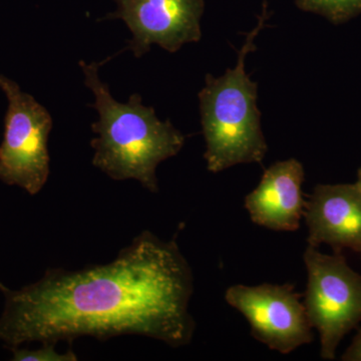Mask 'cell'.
I'll return each mask as SVG.
<instances>
[{"instance_id": "obj_1", "label": "cell", "mask_w": 361, "mask_h": 361, "mask_svg": "<svg viewBox=\"0 0 361 361\" xmlns=\"http://www.w3.org/2000/svg\"><path fill=\"white\" fill-rule=\"evenodd\" d=\"M193 273L175 240L142 231L111 262L78 270L51 268L35 283L6 288L0 341L142 336L180 348L191 342Z\"/></svg>"}, {"instance_id": "obj_2", "label": "cell", "mask_w": 361, "mask_h": 361, "mask_svg": "<svg viewBox=\"0 0 361 361\" xmlns=\"http://www.w3.org/2000/svg\"><path fill=\"white\" fill-rule=\"evenodd\" d=\"M110 61H80L85 85L94 96L90 106L99 113V120L92 125L97 135L90 142L92 165L111 179L135 180L158 193L157 168L179 154L186 137L170 120L161 121L153 106L142 104L139 94H133L128 103L116 102L99 75V66Z\"/></svg>"}, {"instance_id": "obj_3", "label": "cell", "mask_w": 361, "mask_h": 361, "mask_svg": "<svg viewBox=\"0 0 361 361\" xmlns=\"http://www.w3.org/2000/svg\"><path fill=\"white\" fill-rule=\"evenodd\" d=\"M269 18L267 4L252 32L247 33L238 51L234 68L215 78L206 75L205 87L199 92L202 130L206 142L207 169L220 173L240 164H262L268 146L257 106L258 85L251 80L245 61Z\"/></svg>"}, {"instance_id": "obj_4", "label": "cell", "mask_w": 361, "mask_h": 361, "mask_svg": "<svg viewBox=\"0 0 361 361\" xmlns=\"http://www.w3.org/2000/svg\"><path fill=\"white\" fill-rule=\"evenodd\" d=\"M0 90L8 106L0 145V180L37 195L49 176V111L11 78L0 75Z\"/></svg>"}, {"instance_id": "obj_5", "label": "cell", "mask_w": 361, "mask_h": 361, "mask_svg": "<svg viewBox=\"0 0 361 361\" xmlns=\"http://www.w3.org/2000/svg\"><path fill=\"white\" fill-rule=\"evenodd\" d=\"M304 263L308 282L303 304L319 332L320 355L332 360L343 337L361 322V275L341 253L326 255L314 246L306 248Z\"/></svg>"}, {"instance_id": "obj_6", "label": "cell", "mask_w": 361, "mask_h": 361, "mask_svg": "<svg viewBox=\"0 0 361 361\" xmlns=\"http://www.w3.org/2000/svg\"><path fill=\"white\" fill-rule=\"evenodd\" d=\"M291 284L234 285L225 299L242 313L252 336L272 350L288 355L313 339L312 325Z\"/></svg>"}, {"instance_id": "obj_7", "label": "cell", "mask_w": 361, "mask_h": 361, "mask_svg": "<svg viewBox=\"0 0 361 361\" xmlns=\"http://www.w3.org/2000/svg\"><path fill=\"white\" fill-rule=\"evenodd\" d=\"M116 11L108 20H122L133 37L128 51L137 59L153 44L177 52L190 42L202 39L204 0H115Z\"/></svg>"}, {"instance_id": "obj_8", "label": "cell", "mask_w": 361, "mask_h": 361, "mask_svg": "<svg viewBox=\"0 0 361 361\" xmlns=\"http://www.w3.org/2000/svg\"><path fill=\"white\" fill-rule=\"evenodd\" d=\"M308 245L361 253V190L356 184L317 185L305 203Z\"/></svg>"}, {"instance_id": "obj_9", "label": "cell", "mask_w": 361, "mask_h": 361, "mask_svg": "<svg viewBox=\"0 0 361 361\" xmlns=\"http://www.w3.org/2000/svg\"><path fill=\"white\" fill-rule=\"evenodd\" d=\"M302 164L296 159L277 161L265 171L254 191L247 195L245 208L255 224L275 231H296L305 203Z\"/></svg>"}, {"instance_id": "obj_10", "label": "cell", "mask_w": 361, "mask_h": 361, "mask_svg": "<svg viewBox=\"0 0 361 361\" xmlns=\"http://www.w3.org/2000/svg\"><path fill=\"white\" fill-rule=\"evenodd\" d=\"M297 7L306 13L324 16L341 23L361 13V0H295Z\"/></svg>"}, {"instance_id": "obj_11", "label": "cell", "mask_w": 361, "mask_h": 361, "mask_svg": "<svg viewBox=\"0 0 361 361\" xmlns=\"http://www.w3.org/2000/svg\"><path fill=\"white\" fill-rule=\"evenodd\" d=\"M54 342H42V346L37 349L18 348H11L14 361H77L78 355L73 350L66 353H59Z\"/></svg>"}, {"instance_id": "obj_12", "label": "cell", "mask_w": 361, "mask_h": 361, "mask_svg": "<svg viewBox=\"0 0 361 361\" xmlns=\"http://www.w3.org/2000/svg\"><path fill=\"white\" fill-rule=\"evenodd\" d=\"M344 361H361V330L342 355Z\"/></svg>"}, {"instance_id": "obj_13", "label": "cell", "mask_w": 361, "mask_h": 361, "mask_svg": "<svg viewBox=\"0 0 361 361\" xmlns=\"http://www.w3.org/2000/svg\"><path fill=\"white\" fill-rule=\"evenodd\" d=\"M355 184L357 185L358 188L361 190V167L360 168V170H358L357 180H356Z\"/></svg>"}, {"instance_id": "obj_14", "label": "cell", "mask_w": 361, "mask_h": 361, "mask_svg": "<svg viewBox=\"0 0 361 361\" xmlns=\"http://www.w3.org/2000/svg\"><path fill=\"white\" fill-rule=\"evenodd\" d=\"M7 288V287L6 286V285H4V283H2L1 281H0V292H4V290H6V289Z\"/></svg>"}, {"instance_id": "obj_15", "label": "cell", "mask_w": 361, "mask_h": 361, "mask_svg": "<svg viewBox=\"0 0 361 361\" xmlns=\"http://www.w3.org/2000/svg\"><path fill=\"white\" fill-rule=\"evenodd\" d=\"M361 254V253H360Z\"/></svg>"}]
</instances>
